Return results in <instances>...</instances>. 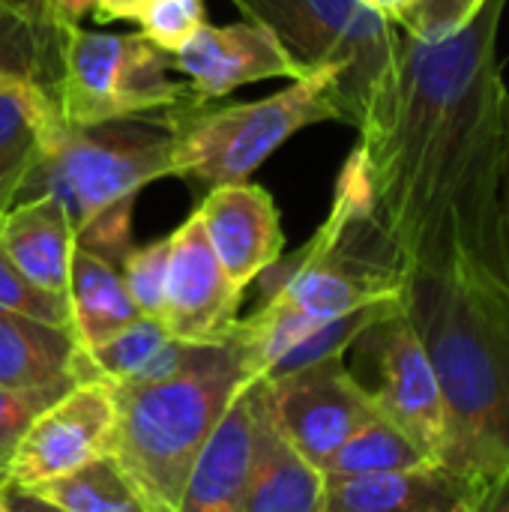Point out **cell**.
Segmentation results:
<instances>
[{
  "label": "cell",
  "mask_w": 509,
  "mask_h": 512,
  "mask_svg": "<svg viewBox=\"0 0 509 512\" xmlns=\"http://www.w3.org/2000/svg\"><path fill=\"white\" fill-rule=\"evenodd\" d=\"M507 0L444 39L402 33L387 105L357 156L378 225L408 276L509 294V87L498 30Z\"/></svg>",
  "instance_id": "6da1fadb"
},
{
  "label": "cell",
  "mask_w": 509,
  "mask_h": 512,
  "mask_svg": "<svg viewBox=\"0 0 509 512\" xmlns=\"http://www.w3.org/2000/svg\"><path fill=\"white\" fill-rule=\"evenodd\" d=\"M399 309L441 384L450 423L444 465L474 474L509 465V294L408 276Z\"/></svg>",
  "instance_id": "7a4b0ae2"
},
{
  "label": "cell",
  "mask_w": 509,
  "mask_h": 512,
  "mask_svg": "<svg viewBox=\"0 0 509 512\" xmlns=\"http://www.w3.org/2000/svg\"><path fill=\"white\" fill-rule=\"evenodd\" d=\"M171 153L174 135L165 111L84 129L63 123L30 174L21 201H54L72 228L75 246L120 267L132 252L135 198L147 183L174 177Z\"/></svg>",
  "instance_id": "3957f363"
},
{
  "label": "cell",
  "mask_w": 509,
  "mask_h": 512,
  "mask_svg": "<svg viewBox=\"0 0 509 512\" xmlns=\"http://www.w3.org/2000/svg\"><path fill=\"white\" fill-rule=\"evenodd\" d=\"M246 372L234 345L213 363L150 387H114L108 459L144 512H174L183 486Z\"/></svg>",
  "instance_id": "277c9868"
},
{
  "label": "cell",
  "mask_w": 509,
  "mask_h": 512,
  "mask_svg": "<svg viewBox=\"0 0 509 512\" xmlns=\"http://www.w3.org/2000/svg\"><path fill=\"white\" fill-rule=\"evenodd\" d=\"M174 135V177L204 186L243 183L288 138L315 123H348L336 72H309L285 90L234 105H180L165 111Z\"/></svg>",
  "instance_id": "5b68a950"
},
{
  "label": "cell",
  "mask_w": 509,
  "mask_h": 512,
  "mask_svg": "<svg viewBox=\"0 0 509 512\" xmlns=\"http://www.w3.org/2000/svg\"><path fill=\"white\" fill-rule=\"evenodd\" d=\"M243 21L276 36L309 72H336L348 126L357 132L387 105L402 60V30L366 0H231Z\"/></svg>",
  "instance_id": "8992f818"
},
{
  "label": "cell",
  "mask_w": 509,
  "mask_h": 512,
  "mask_svg": "<svg viewBox=\"0 0 509 512\" xmlns=\"http://www.w3.org/2000/svg\"><path fill=\"white\" fill-rule=\"evenodd\" d=\"M51 96L66 126L162 114L189 105V87L174 78L171 54L141 33H99L57 18Z\"/></svg>",
  "instance_id": "52a82bcc"
},
{
  "label": "cell",
  "mask_w": 509,
  "mask_h": 512,
  "mask_svg": "<svg viewBox=\"0 0 509 512\" xmlns=\"http://www.w3.org/2000/svg\"><path fill=\"white\" fill-rule=\"evenodd\" d=\"M354 345L363 348L372 363L375 384H366L375 408L396 429H402L432 462H447L450 456V423L432 360L399 312L369 327Z\"/></svg>",
  "instance_id": "ba28073f"
},
{
  "label": "cell",
  "mask_w": 509,
  "mask_h": 512,
  "mask_svg": "<svg viewBox=\"0 0 509 512\" xmlns=\"http://www.w3.org/2000/svg\"><path fill=\"white\" fill-rule=\"evenodd\" d=\"M264 399L285 441L318 471L354 432L378 417L369 390L342 360L264 381Z\"/></svg>",
  "instance_id": "9c48e42d"
},
{
  "label": "cell",
  "mask_w": 509,
  "mask_h": 512,
  "mask_svg": "<svg viewBox=\"0 0 509 512\" xmlns=\"http://www.w3.org/2000/svg\"><path fill=\"white\" fill-rule=\"evenodd\" d=\"M114 414V387L108 381L72 387L51 402L18 441L9 465V483L36 489L108 456Z\"/></svg>",
  "instance_id": "30bf717a"
},
{
  "label": "cell",
  "mask_w": 509,
  "mask_h": 512,
  "mask_svg": "<svg viewBox=\"0 0 509 512\" xmlns=\"http://www.w3.org/2000/svg\"><path fill=\"white\" fill-rule=\"evenodd\" d=\"M171 237L159 321L186 345H228L240 324L243 291L225 276L198 213Z\"/></svg>",
  "instance_id": "8fae6325"
},
{
  "label": "cell",
  "mask_w": 509,
  "mask_h": 512,
  "mask_svg": "<svg viewBox=\"0 0 509 512\" xmlns=\"http://www.w3.org/2000/svg\"><path fill=\"white\" fill-rule=\"evenodd\" d=\"M171 63L189 87V105L219 102L237 87L255 81L306 78L276 36L252 21H234L222 27L204 24L177 54H171Z\"/></svg>",
  "instance_id": "7c38bea8"
},
{
  "label": "cell",
  "mask_w": 509,
  "mask_h": 512,
  "mask_svg": "<svg viewBox=\"0 0 509 512\" xmlns=\"http://www.w3.org/2000/svg\"><path fill=\"white\" fill-rule=\"evenodd\" d=\"M195 213L225 276L240 291L282 261V219L267 189L249 180L213 186Z\"/></svg>",
  "instance_id": "4fadbf2b"
},
{
  "label": "cell",
  "mask_w": 509,
  "mask_h": 512,
  "mask_svg": "<svg viewBox=\"0 0 509 512\" xmlns=\"http://www.w3.org/2000/svg\"><path fill=\"white\" fill-rule=\"evenodd\" d=\"M486 477L441 462L393 474L327 477L324 512H471Z\"/></svg>",
  "instance_id": "5bb4252c"
},
{
  "label": "cell",
  "mask_w": 509,
  "mask_h": 512,
  "mask_svg": "<svg viewBox=\"0 0 509 512\" xmlns=\"http://www.w3.org/2000/svg\"><path fill=\"white\" fill-rule=\"evenodd\" d=\"M327 477L309 465L279 432L264 399V381L252 384V459L243 512H324Z\"/></svg>",
  "instance_id": "9a60e30c"
},
{
  "label": "cell",
  "mask_w": 509,
  "mask_h": 512,
  "mask_svg": "<svg viewBox=\"0 0 509 512\" xmlns=\"http://www.w3.org/2000/svg\"><path fill=\"white\" fill-rule=\"evenodd\" d=\"M60 126L57 102L42 78L0 69V222L21 201L30 174Z\"/></svg>",
  "instance_id": "2e32d148"
},
{
  "label": "cell",
  "mask_w": 509,
  "mask_h": 512,
  "mask_svg": "<svg viewBox=\"0 0 509 512\" xmlns=\"http://www.w3.org/2000/svg\"><path fill=\"white\" fill-rule=\"evenodd\" d=\"M102 381L75 336L0 309V387L6 390H57Z\"/></svg>",
  "instance_id": "e0dca14e"
},
{
  "label": "cell",
  "mask_w": 509,
  "mask_h": 512,
  "mask_svg": "<svg viewBox=\"0 0 509 512\" xmlns=\"http://www.w3.org/2000/svg\"><path fill=\"white\" fill-rule=\"evenodd\" d=\"M252 384L243 381L198 456L174 512H243L252 459Z\"/></svg>",
  "instance_id": "ac0fdd59"
},
{
  "label": "cell",
  "mask_w": 509,
  "mask_h": 512,
  "mask_svg": "<svg viewBox=\"0 0 509 512\" xmlns=\"http://www.w3.org/2000/svg\"><path fill=\"white\" fill-rule=\"evenodd\" d=\"M225 348L228 345H186L168 336L162 321L141 318L87 357L96 375L114 387H150L213 363Z\"/></svg>",
  "instance_id": "d6986e66"
},
{
  "label": "cell",
  "mask_w": 509,
  "mask_h": 512,
  "mask_svg": "<svg viewBox=\"0 0 509 512\" xmlns=\"http://www.w3.org/2000/svg\"><path fill=\"white\" fill-rule=\"evenodd\" d=\"M0 249L36 288L66 297L75 237L54 201L30 198L15 204L0 222Z\"/></svg>",
  "instance_id": "ffe728a7"
},
{
  "label": "cell",
  "mask_w": 509,
  "mask_h": 512,
  "mask_svg": "<svg viewBox=\"0 0 509 512\" xmlns=\"http://www.w3.org/2000/svg\"><path fill=\"white\" fill-rule=\"evenodd\" d=\"M66 300L72 315V336L84 354L144 318L132 303L120 270L81 246H75L69 255Z\"/></svg>",
  "instance_id": "44dd1931"
},
{
  "label": "cell",
  "mask_w": 509,
  "mask_h": 512,
  "mask_svg": "<svg viewBox=\"0 0 509 512\" xmlns=\"http://www.w3.org/2000/svg\"><path fill=\"white\" fill-rule=\"evenodd\" d=\"M57 15L45 0H0V69L27 72L51 87Z\"/></svg>",
  "instance_id": "7402d4cb"
},
{
  "label": "cell",
  "mask_w": 509,
  "mask_h": 512,
  "mask_svg": "<svg viewBox=\"0 0 509 512\" xmlns=\"http://www.w3.org/2000/svg\"><path fill=\"white\" fill-rule=\"evenodd\" d=\"M423 465H432V459L402 429L378 414L336 450V456L324 468V477H369L411 471Z\"/></svg>",
  "instance_id": "603a6c76"
},
{
  "label": "cell",
  "mask_w": 509,
  "mask_h": 512,
  "mask_svg": "<svg viewBox=\"0 0 509 512\" xmlns=\"http://www.w3.org/2000/svg\"><path fill=\"white\" fill-rule=\"evenodd\" d=\"M33 492L63 512H144L108 456L87 462L72 474L48 480Z\"/></svg>",
  "instance_id": "cb8c5ba5"
},
{
  "label": "cell",
  "mask_w": 509,
  "mask_h": 512,
  "mask_svg": "<svg viewBox=\"0 0 509 512\" xmlns=\"http://www.w3.org/2000/svg\"><path fill=\"white\" fill-rule=\"evenodd\" d=\"M393 312H399V297L381 300V303H372V306H363L357 312H348V315H339V318H330V321L318 324L261 381H276V378H285V375H294V372H303V369H312V366H321V363H330V360H342L345 351H351L354 342L369 327L390 318Z\"/></svg>",
  "instance_id": "d4e9b609"
},
{
  "label": "cell",
  "mask_w": 509,
  "mask_h": 512,
  "mask_svg": "<svg viewBox=\"0 0 509 512\" xmlns=\"http://www.w3.org/2000/svg\"><path fill=\"white\" fill-rule=\"evenodd\" d=\"M138 33L165 54H177L207 24L204 0H144L132 18Z\"/></svg>",
  "instance_id": "484cf974"
},
{
  "label": "cell",
  "mask_w": 509,
  "mask_h": 512,
  "mask_svg": "<svg viewBox=\"0 0 509 512\" xmlns=\"http://www.w3.org/2000/svg\"><path fill=\"white\" fill-rule=\"evenodd\" d=\"M0 309L72 333L69 300L60 294H48V291L36 288L30 279H24L18 273V267L6 258L3 249H0Z\"/></svg>",
  "instance_id": "4316f807"
},
{
  "label": "cell",
  "mask_w": 509,
  "mask_h": 512,
  "mask_svg": "<svg viewBox=\"0 0 509 512\" xmlns=\"http://www.w3.org/2000/svg\"><path fill=\"white\" fill-rule=\"evenodd\" d=\"M168 252L171 237H162L147 246H132V252L120 264L123 285L144 318H156L162 312L165 297V273H168Z\"/></svg>",
  "instance_id": "83f0119b"
},
{
  "label": "cell",
  "mask_w": 509,
  "mask_h": 512,
  "mask_svg": "<svg viewBox=\"0 0 509 512\" xmlns=\"http://www.w3.org/2000/svg\"><path fill=\"white\" fill-rule=\"evenodd\" d=\"M63 393L57 390H6L0 387V489L9 483V465L18 450V441L30 423Z\"/></svg>",
  "instance_id": "f1b7e54d"
},
{
  "label": "cell",
  "mask_w": 509,
  "mask_h": 512,
  "mask_svg": "<svg viewBox=\"0 0 509 512\" xmlns=\"http://www.w3.org/2000/svg\"><path fill=\"white\" fill-rule=\"evenodd\" d=\"M483 6H486V0H423L411 30H402V33L429 39V42L444 39V36L462 30Z\"/></svg>",
  "instance_id": "f546056e"
},
{
  "label": "cell",
  "mask_w": 509,
  "mask_h": 512,
  "mask_svg": "<svg viewBox=\"0 0 509 512\" xmlns=\"http://www.w3.org/2000/svg\"><path fill=\"white\" fill-rule=\"evenodd\" d=\"M471 512H509V465L486 477V486Z\"/></svg>",
  "instance_id": "4dcf8cb0"
},
{
  "label": "cell",
  "mask_w": 509,
  "mask_h": 512,
  "mask_svg": "<svg viewBox=\"0 0 509 512\" xmlns=\"http://www.w3.org/2000/svg\"><path fill=\"white\" fill-rule=\"evenodd\" d=\"M384 21H390L399 30H411L423 0H366Z\"/></svg>",
  "instance_id": "1f68e13d"
},
{
  "label": "cell",
  "mask_w": 509,
  "mask_h": 512,
  "mask_svg": "<svg viewBox=\"0 0 509 512\" xmlns=\"http://www.w3.org/2000/svg\"><path fill=\"white\" fill-rule=\"evenodd\" d=\"M3 504L6 512H63L57 510L51 501L39 498L33 489H21V486H3Z\"/></svg>",
  "instance_id": "d6a6232c"
},
{
  "label": "cell",
  "mask_w": 509,
  "mask_h": 512,
  "mask_svg": "<svg viewBox=\"0 0 509 512\" xmlns=\"http://www.w3.org/2000/svg\"><path fill=\"white\" fill-rule=\"evenodd\" d=\"M144 0H96V21H132Z\"/></svg>",
  "instance_id": "836d02e7"
},
{
  "label": "cell",
  "mask_w": 509,
  "mask_h": 512,
  "mask_svg": "<svg viewBox=\"0 0 509 512\" xmlns=\"http://www.w3.org/2000/svg\"><path fill=\"white\" fill-rule=\"evenodd\" d=\"M45 3L57 18L72 21V24H78V18H84L87 12L96 9V0H45Z\"/></svg>",
  "instance_id": "e575fe53"
},
{
  "label": "cell",
  "mask_w": 509,
  "mask_h": 512,
  "mask_svg": "<svg viewBox=\"0 0 509 512\" xmlns=\"http://www.w3.org/2000/svg\"><path fill=\"white\" fill-rule=\"evenodd\" d=\"M0 512H6V504H3V489H0Z\"/></svg>",
  "instance_id": "d590c367"
}]
</instances>
